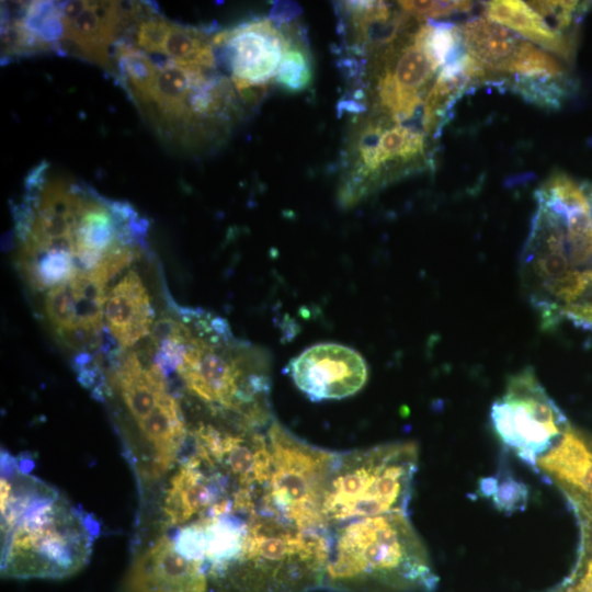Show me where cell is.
<instances>
[{
    "label": "cell",
    "instance_id": "cell-1",
    "mask_svg": "<svg viewBox=\"0 0 592 592\" xmlns=\"http://www.w3.org/2000/svg\"><path fill=\"white\" fill-rule=\"evenodd\" d=\"M153 134L171 149L193 152L225 136L236 112V90L217 69L149 55L121 39L113 71Z\"/></svg>",
    "mask_w": 592,
    "mask_h": 592
},
{
    "label": "cell",
    "instance_id": "cell-2",
    "mask_svg": "<svg viewBox=\"0 0 592 592\" xmlns=\"http://www.w3.org/2000/svg\"><path fill=\"white\" fill-rule=\"evenodd\" d=\"M192 335L175 372L184 387L212 410L253 429L269 426L270 357L234 339L227 322L189 309Z\"/></svg>",
    "mask_w": 592,
    "mask_h": 592
},
{
    "label": "cell",
    "instance_id": "cell-3",
    "mask_svg": "<svg viewBox=\"0 0 592 592\" xmlns=\"http://www.w3.org/2000/svg\"><path fill=\"white\" fill-rule=\"evenodd\" d=\"M439 578L407 513L333 527L322 589L330 592H432Z\"/></svg>",
    "mask_w": 592,
    "mask_h": 592
},
{
    "label": "cell",
    "instance_id": "cell-4",
    "mask_svg": "<svg viewBox=\"0 0 592 592\" xmlns=\"http://www.w3.org/2000/svg\"><path fill=\"white\" fill-rule=\"evenodd\" d=\"M330 532L301 530L255 511L238 558L209 592H314L322 589Z\"/></svg>",
    "mask_w": 592,
    "mask_h": 592
},
{
    "label": "cell",
    "instance_id": "cell-5",
    "mask_svg": "<svg viewBox=\"0 0 592 592\" xmlns=\"http://www.w3.org/2000/svg\"><path fill=\"white\" fill-rule=\"evenodd\" d=\"M98 524L52 490L1 528L5 578L60 579L88 562Z\"/></svg>",
    "mask_w": 592,
    "mask_h": 592
},
{
    "label": "cell",
    "instance_id": "cell-6",
    "mask_svg": "<svg viewBox=\"0 0 592 592\" xmlns=\"http://www.w3.org/2000/svg\"><path fill=\"white\" fill-rule=\"evenodd\" d=\"M418 469V446L392 442L340 453L322 505L325 527L389 513H407Z\"/></svg>",
    "mask_w": 592,
    "mask_h": 592
},
{
    "label": "cell",
    "instance_id": "cell-7",
    "mask_svg": "<svg viewBox=\"0 0 592 592\" xmlns=\"http://www.w3.org/2000/svg\"><path fill=\"white\" fill-rule=\"evenodd\" d=\"M271 465L258 511L301 530H323L322 505L339 454L314 446L283 424L267 426Z\"/></svg>",
    "mask_w": 592,
    "mask_h": 592
},
{
    "label": "cell",
    "instance_id": "cell-8",
    "mask_svg": "<svg viewBox=\"0 0 592 592\" xmlns=\"http://www.w3.org/2000/svg\"><path fill=\"white\" fill-rule=\"evenodd\" d=\"M490 421L501 443L532 467L569 425L531 367L509 378L504 394L491 406Z\"/></svg>",
    "mask_w": 592,
    "mask_h": 592
},
{
    "label": "cell",
    "instance_id": "cell-9",
    "mask_svg": "<svg viewBox=\"0 0 592 592\" xmlns=\"http://www.w3.org/2000/svg\"><path fill=\"white\" fill-rule=\"evenodd\" d=\"M464 48L487 73L514 76L521 83L562 87L567 71L547 50L487 18H474L460 27Z\"/></svg>",
    "mask_w": 592,
    "mask_h": 592
},
{
    "label": "cell",
    "instance_id": "cell-10",
    "mask_svg": "<svg viewBox=\"0 0 592 592\" xmlns=\"http://www.w3.org/2000/svg\"><path fill=\"white\" fill-rule=\"evenodd\" d=\"M116 275L103 260L93 270L80 272L48 291L45 314L52 329L68 346L83 350L104 346L103 306L107 300V284Z\"/></svg>",
    "mask_w": 592,
    "mask_h": 592
},
{
    "label": "cell",
    "instance_id": "cell-11",
    "mask_svg": "<svg viewBox=\"0 0 592 592\" xmlns=\"http://www.w3.org/2000/svg\"><path fill=\"white\" fill-rule=\"evenodd\" d=\"M213 42L236 92L250 101L275 79L287 37L274 22L261 18L218 31Z\"/></svg>",
    "mask_w": 592,
    "mask_h": 592
},
{
    "label": "cell",
    "instance_id": "cell-12",
    "mask_svg": "<svg viewBox=\"0 0 592 592\" xmlns=\"http://www.w3.org/2000/svg\"><path fill=\"white\" fill-rule=\"evenodd\" d=\"M135 1H62L60 55L96 65L112 75L113 52L134 14Z\"/></svg>",
    "mask_w": 592,
    "mask_h": 592
},
{
    "label": "cell",
    "instance_id": "cell-13",
    "mask_svg": "<svg viewBox=\"0 0 592 592\" xmlns=\"http://www.w3.org/2000/svg\"><path fill=\"white\" fill-rule=\"evenodd\" d=\"M287 372L298 389L314 401L352 396L367 379L363 356L349 346L332 342L306 349L289 362Z\"/></svg>",
    "mask_w": 592,
    "mask_h": 592
},
{
    "label": "cell",
    "instance_id": "cell-14",
    "mask_svg": "<svg viewBox=\"0 0 592 592\" xmlns=\"http://www.w3.org/2000/svg\"><path fill=\"white\" fill-rule=\"evenodd\" d=\"M357 138L353 169L340 192L341 201L351 205L362 198L382 171L394 162H410L425 149V137L419 130L397 125L384 128L368 124Z\"/></svg>",
    "mask_w": 592,
    "mask_h": 592
},
{
    "label": "cell",
    "instance_id": "cell-15",
    "mask_svg": "<svg viewBox=\"0 0 592 592\" xmlns=\"http://www.w3.org/2000/svg\"><path fill=\"white\" fill-rule=\"evenodd\" d=\"M61 4L62 1L4 2L1 7L2 64L43 53L60 55Z\"/></svg>",
    "mask_w": 592,
    "mask_h": 592
},
{
    "label": "cell",
    "instance_id": "cell-16",
    "mask_svg": "<svg viewBox=\"0 0 592 592\" xmlns=\"http://www.w3.org/2000/svg\"><path fill=\"white\" fill-rule=\"evenodd\" d=\"M123 592H208V583L202 566L182 556L163 535L136 557Z\"/></svg>",
    "mask_w": 592,
    "mask_h": 592
},
{
    "label": "cell",
    "instance_id": "cell-17",
    "mask_svg": "<svg viewBox=\"0 0 592 592\" xmlns=\"http://www.w3.org/2000/svg\"><path fill=\"white\" fill-rule=\"evenodd\" d=\"M436 70L421 46L412 42L401 48L392 66H386L376 84L380 107L395 122L410 119L423 105V95Z\"/></svg>",
    "mask_w": 592,
    "mask_h": 592
},
{
    "label": "cell",
    "instance_id": "cell-18",
    "mask_svg": "<svg viewBox=\"0 0 592 592\" xmlns=\"http://www.w3.org/2000/svg\"><path fill=\"white\" fill-rule=\"evenodd\" d=\"M109 333L123 348H130L153 329L155 310L137 272L130 270L111 289L105 304Z\"/></svg>",
    "mask_w": 592,
    "mask_h": 592
},
{
    "label": "cell",
    "instance_id": "cell-19",
    "mask_svg": "<svg viewBox=\"0 0 592 592\" xmlns=\"http://www.w3.org/2000/svg\"><path fill=\"white\" fill-rule=\"evenodd\" d=\"M488 20L508 27L536 46L553 52L563 59L572 57L570 36L551 27L544 18L526 2L519 0H496L486 5Z\"/></svg>",
    "mask_w": 592,
    "mask_h": 592
},
{
    "label": "cell",
    "instance_id": "cell-20",
    "mask_svg": "<svg viewBox=\"0 0 592 592\" xmlns=\"http://www.w3.org/2000/svg\"><path fill=\"white\" fill-rule=\"evenodd\" d=\"M485 75V70L466 52L442 67L422 105L424 130H435L469 81Z\"/></svg>",
    "mask_w": 592,
    "mask_h": 592
},
{
    "label": "cell",
    "instance_id": "cell-21",
    "mask_svg": "<svg viewBox=\"0 0 592 592\" xmlns=\"http://www.w3.org/2000/svg\"><path fill=\"white\" fill-rule=\"evenodd\" d=\"M413 38L436 71L460 56L464 46L460 29L444 22L422 25Z\"/></svg>",
    "mask_w": 592,
    "mask_h": 592
},
{
    "label": "cell",
    "instance_id": "cell-22",
    "mask_svg": "<svg viewBox=\"0 0 592 592\" xmlns=\"http://www.w3.org/2000/svg\"><path fill=\"white\" fill-rule=\"evenodd\" d=\"M312 60L301 43L287 38V44L275 76V81L287 92H303L312 82Z\"/></svg>",
    "mask_w": 592,
    "mask_h": 592
},
{
    "label": "cell",
    "instance_id": "cell-23",
    "mask_svg": "<svg viewBox=\"0 0 592 592\" xmlns=\"http://www.w3.org/2000/svg\"><path fill=\"white\" fill-rule=\"evenodd\" d=\"M479 491L483 497L490 498L498 510L506 514L524 510L528 500L525 483L502 468L496 476L483 478L479 482Z\"/></svg>",
    "mask_w": 592,
    "mask_h": 592
},
{
    "label": "cell",
    "instance_id": "cell-24",
    "mask_svg": "<svg viewBox=\"0 0 592 592\" xmlns=\"http://www.w3.org/2000/svg\"><path fill=\"white\" fill-rule=\"evenodd\" d=\"M526 3L551 27L565 35L585 13L589 4L580 1H528Z\"/></svg>",
    "mask_w": 592,
    "mask_h": 592
},
{
    "label": "cell",
    "instance_id": "cell-25",
    "mask_svg": "<svg viewBox=\"0 0 592 592\" xmlns=\"http://www.w3.org/2000/svg\"><path fill=\"white\" fill-rule=\"evenodd\" d=\"M399 7L407 13L421 19H436L473 9L470 1H399Z\"/></svg>",
    "mask_w": 592,
    "mask_h": 592
},
{
    "label": "cell",
    "instance_id": "cell-26",
    "mask_svg": "<svg viewBox=\"0 0 592 592\" xmlns=\"http://www.w3.org/2000/svg\"><path fill=\"white\" fill-rule=\"evenodd\" d=\"M566 317L580 326L592 329V305L567 308L561 312Z\"/></svg>",
    "mask_w": 592,
    "mask_h": 592
},
{
    "label": "cell",
    "instance_id": "cell-27",
    "mask_svg": "<svg viewBox=\"0 0 592 592\" xmlns=\"http://www.w3.org/2000/svg\"><path fill=\"white\" fill-rule=\"evenodd\" d=\"M583 190L589 198V202L591 204V208H592V183H589V184H583Z\"/></svg>",
    "mask_w": 592,
    "mask_h": 592
}]
</instances>
